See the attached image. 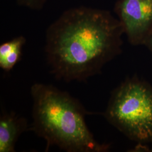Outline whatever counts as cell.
Masks as SVG:
<instances>
[{
	"mask_svg": "<svg viewBox=\"0 0 152 152\" xmlns=\"http://www.w3.org/2000/svg\"><path fill=\"white\" fill-rule=\"evenodd\" d=\"M26 42V38L20 36L0 45V67L9 72L20 61L22 48Z\"/></svg>",
	"mask_w": 152,
	"mask_h": 152,
	"instance_id": "obj_6",
	"label": "cell"
},
{
	"mask_svg": "<svg viewBox=\"0 0 152 152\" xmlns=\"http://www.w3.org/2000/svg\"><path fill=\"white\" fill-rule=\"evenodd\" d=\"M106 120L137 145L152 141V86L136 76L127 78L111 93Z\"/></svg>",
	"mask_w": 152,
	"mask_h": 152,
	"instance_id": "obj_3",
	"label": "cell"
},
{
	"mask_svg": "<svg viewBox=\"0 0 152 152\" xmlns=\"http://www.w3.org/2000/svg\"><path fill=\"white\" fill-rule=\"evenodd\" d=\"M123 27L109 11L80 6L63 12L48 28L45 51L51 73L86 81L121 53Z\"/></svg>",
	"mask_w": 152,
	"mask_h": 152,
	"instance_id": "obj_1",
	"label": "cell"
},
{
	"mask_svg": "<svg viewBox=\"0 0 152 152\" xmlns=\"http://www.w3.org/2000/svg\"><path fill=\"white\" fill-rule=\"evenodd\" d=\"M26 118L16 114L5 113L0 118V152H14L19 137L27 130Z\"/></svg>",
	"mask_w": 152,
	"mask_h": 152,
	"instance_id": "obj_5",
	"label": "cell"
},
{
	"mask_svg": "<svg viewBox=\"0 0 152 152\" xmlns=\"http://www.w3.org/2000/svg\"><path fill=\"white\" fill-rule=\"evenodd\" d=\"M144 45L147 47L152 54V32L147 38Z\"/></svg>",
	"mask_w": 152,
	"mask_h": 152,
	"instance_id": "obj_9",
	"label": "cell"
},
{
	"mask_svg": "<svg viewBox=\"0 0 152 152\" xmlns=\"http://www.w3.org/2000/svg\"><path fill=\"white\" fill-rule=\"evenodd\" d=\"M114 11L130 44L144 45L152 32V0H118Z\"/></svg>",
	"mask_w": 152,
	"mask_h": 152,
	"instance_id": "obj_4",
	"label": "cell"
},
{
	"mask_svg": "<svg viewBox=\"0 0 152 152\" xmlns=\"http://www.w3.org/2000/svg\"><path fill=\"white\" fill-rule=\"evenodd\" d=\"M48 0H16L19 6L34 10H39L44 7Z\"/></svg>",
	"mask_w": 152,
	"mask_h": 152,
	"instance_id": "obj_7",
	"label": "cell"
},
{
	"mask_svg": "<svg viewBox=\"0 0 152 152\" xmlns=\"http://www.w3.org/2000/svg\"><path fill=\"white\" fill-rule=\"evenodd\" d=\"M132 152H152V141L147 145H136Z\"/></svg>",
	"mask_w": 152,
	"mask_h": 152,
	"instance_id": "obj_8",
	"label": "cell"
},
{
	"mask_svg": "<svg viewBox=\"0 0 152 152\" xmlns=\"http://www.w3.org/2000/svg\"><path fill=\"white\" fill-rule=\"evenodd\" d=\"M31 94L33 122L29 130L46 141V152L53 146L68 152H103L109 149L108 144L95 139L85 121L88 112L68 93L36 83Z\"/></svg>",
	"mask_w": 152,
	"mask_h": 152,
	"instance_id": "obj_2",
	"label": "cell"
}]
</instances>
